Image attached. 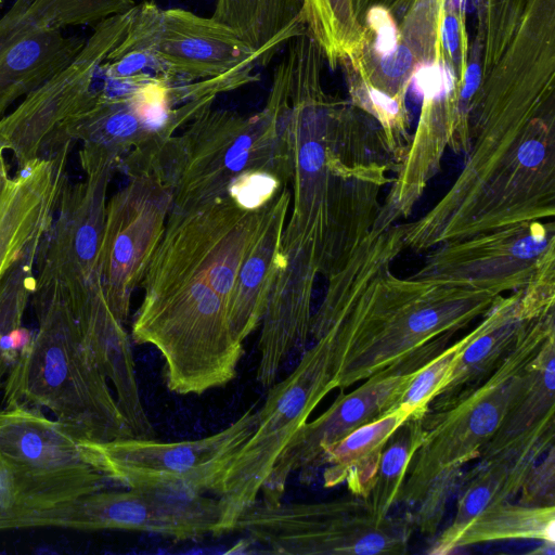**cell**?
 Wrapping results in <instances>:
<instances>
[{"instance_id": "1", "label": "cell", "mask_w": 555, "mask_h": 555, "mask_svg": "<svg viewBox=\"0 0 555 555\" xmlns=\"http://www.w3.org/2000/svg\"><path fill=\"white\" fill-rule=\"evenodd\" d=\"M319 69L306 53H284L266 101L286 144L292 185L276 282L308 293L371 232L397 169L379 126L336 108Z\"/></svg>"}, {"instance_id": "2", "label": "cell", "mask_w": 555, "mask_h": 555, "mask_svg": "<svg viewBox=\"0 0 555 555\" xmlns=\"http://www.w3.org/2000/svg\"><path fill=\"white\" fill-rule=\"evenodd\" d=\"M289 203L284 186L257 209L228 193L170 209L140 285L144 296L130 332L133 343L162 354L169 391L199 396L235 378L244 354L229 321L235 280L260 235Z\"/></svg>"}, {"instance_id": "3", "label": "cell", "mask_w": 555, "mask_h": 555, "mask_svg": "<svg viewBox=\"0 0 555 555\" xmlns=\"http://www.w3.org/2000/svg\"><path fill=\"white\" fill-rule=\"evenodd\" d=\"M403 236V222L371 230L326 279L310 336L327 343L340 390L377 374L416 372L501 296L461 282L396 275L391 264L405 251Z\"/></svg>"}, {"instance_id": "4", "label": "cell", "mask_w": 555, "mask_h": 555, "mask_svg": "<svg viewBox=\"0 0 555 555\" xmlns=\"http://www.w3.org/2000/svg\"><path fill=\"white\" fill-rule=\"evenodd\" d=\"M552 334L555 309L528 319L511 351L481 383L428 403L421 417L424 437L410 461L398 501L414 508L412 521L422 533L436 532L460 486L462 467L480 457Z\"/></svg>"}, {"instance_id": "5", "label": "cell", "mask_w": 555, "mask_h": 555, "mask_svg": "<svg viewBox=\"0 0 555 555\" xmlns=\"http://www.w3.org/2000/svg\"><path fill=\"white\" fill-rule=\"evenodd\" d=\"M31 298L38 328L8 373L4 408L46 409L77 440L134 437L61 291L35 284Z\"/></svg>"}, {"instance_id": "6", "label": "cell", "mask_w": 555, "mask_h": 555, "mask_svg": "<svg viewBox=\"0 0 555 555\" xmlns=\"http://www.w3.org/2000/svg\"><path fill=\"white\" fill-rule=\"evenodd\" d=\"M262 170L289 183L286 144L272 109L250 116L209 107L150 153L146 173L172 195L171 208H189L227 193L246 171Z\"/></svg>"}, {"instance_id": "7", "label": "cell", "mask_w": 555, "mask_h": 555, "mask_svg": "<svg viewBox=\"0 0 555 555\" xmlns=\"http://www.w3.org/2000/svg\"><path fill=\"white\" fill-rule=\"evenodd\" d=\"M250 62L267 65L260 52L211 16L144 1L135 4L124 38L100 69L113 83L141 74L188 83L221 76Z\"/></svg>"}, {"instance_id": "8", "label": "cell", "mask_w": 555, "mask_h": 555, "mask_svg": "<svg viewBox=\"0 0 555 555\" xmlns=\"http://www.w3.org/2000/svg\"><path fill=\"white\" fill-rule=\"evenodd\" d=\"M337 388L332 352L324 339L314 340L296 367L269 386L256 425L232 459L215 494L220 520L215 537L233 532L238 518L259 499L262 486L309 416Z\"/></svg>"}, {"instance_id": "9", "label": "cell", "mask_w": 555, "mask_h": 555, "mask_svg": "<svg viewBox=\"0 0 555 555\" xmlns=\"http://www.w3.org/2000/svg\"><path fill=\"white\" fill-rule=\"evenodd\" d=\"M412 520L378 517L361 496L271 506L256 501L234 531L275 554H404Z\"/></svg>"}, {"instance_id": "10", "label": "cell", "mask_w": 555, "mask_h": 555, "mask_svg": "<svg viewBox=\"0 0 555 555\" xmlns=\"http://www.w3.org/2000/svg\"><path fill=\"white\" fill-rule=\"evenodd\" d=\"M254 406L209 436L175 442L135 437L78 440L83 459L108 482L127 489L216 494L237 450L256 425Z\"/></svg>"}, {"instance_id": "11", "label": "cell", "mask_w": 555, "mask_h": 555, "mask_svg": "<svg viewBox=\"0 0 555 555\" xmlns=\"http://www.w3.org/2000/svg\"><path fill=\"white\" fill-rule=\"evenodd\" d=\"M134 0H15L0 18V118L20 99L67 67L85 38L72 26L96 25Z\"/></svg>"}, {"instance_id": "12", "label": "cell", "mask_w": 555, "mask_h": 555, "mask_svg": "<svg viewBox=\"0 0 555 555\" xmlns=\"http://www.w3.org/2000/svg\"><path fill=\"white\" fill-rule=\"evenodd\" d=\"M134 7L94 25L83 48L67 67L0 118V151H11L20 170L41 159L70 153L73 143L66 135L67 122L94 91L95 73L124 38Z\"/></svg>"}, {"instance_id": "13", "label": "cell", "mask_w": 555, "mask_h": 555, "mask_svg": "<svg viewBox=\"0 0 555 555\" xmlns=\"http://www.w3.org/2000/svg\"><path fill=\"white\" fill-rule=\"evenodd\" d=\"M0 457L15 485L17 516L106 489L108 482L83 459L78 440L37 409L0 410Z\"/></svg>"}, {"instance_id": "14", "label": "cell", "mask_w": 555, "mask_h": 555, "mask_svg": "<svg viewBox=\"0 0 555 555\" xmlns=\"http://www.w3.org/2000/svg\"><path fill=\"white\" fill-rule=\"evenodd\" d=\"M217 498L155 490L103 489L21 515L16 529L52 527L79 531L120 530L194 541L217 532Z\"/></svg>"}, {"instance_id": "15", "label": "cell", "mask_w": 555, "mask_h": 555, "mask_svg": "<svg viewBox=\"0 0 555 555\" xmlns=\"http://www.w3.org/2000/svg\"><path fill=\"white\" fill-rule=\"evenodd\" d=\"M172 206L171 191L151 175L129 177L106 204L100 249L101 283L106 301L124 324L131 296L141 285Z\"/></svg>"}, {"instance_id": "16", "label": "cell", "mask_w": 555, "mask_h": 555, "mask_svg": "<svg viewBox=\"0 0 555 555\" xmlns=\"http://www.w3.org/2000/svg\"><path fill=\"white\" fill-rule=\"evenodd\" d=\"M411 276L461 282L498 295L527 286L540 269L555 259V221L524 222L426 251Z\"/></svg>"}, {"instance_id": "17", "label": "cell", "mask_w": 555, "mask_h": 555, "mask_svg": "<svg viewBox=\"0 0 555 555\" xmlns=\"http://www.w3.org/2000/svg\"><path fill=\"white\" fill-rule=\"evenodd\" d=\"M415 373L377 374L351 392L341 390L326 411L296 434L262 486L258 501L271 506L283 502L286 483L295 473H299L301 483H310L323 466L326 451L354 429L393 411Z\"/></svg>"}, {"instance_id": "18", "label": "cell", "mask_w": 555, "mask_h": 555, "mask_svg": "<svg viewBox=\"0 0 555 555\" xmlns=\"http://www.w3.org/2000/svg\"><path fill=\"white\" fill-rule=\"evenodd\" d=\"M68 155L21 169L0 194V283L26 248L42 240L50 228L67 178Z\"/></svg>"}, {"instance_id": "19", "label": "cell", "mask_w": 555, "mask_h": 555, "mask_svg": "<svg viewBox=\"0 0 555 555\" xmlns=\"http://www.w3.org/2000/svg\"><path fill=\"white\" fill-rule=\"evenodd\" d=\"M555 334L534 357L527 382L480 457L540 460L554 447Z\"/></svg>"}, {"instance_id": "20", "label": "cell", "mask_w": 555, "mask_h": 555, "mask_svg": "<svg viewBox=\"0 0 555 555\" xmlns=\"http://www.w3.org/2000/svg\"><path fill=\"white\" fill-rule=\"evenodd\" d=\"M534 317L525 302L524 288L501 295L462 338L451 371L430 402L449 399L487 378L511 351L525 322Z\"/></svg>"}, {"instance_id": "21", "label": "cell", "mask_w": 555, "mask_h": 555, "mask_svg": "<svg viewBox=\"0 0 555 555\" xmlns=\"http://www.w3.org/2000/svg\"><path fill=\"white\" fill-rule=\"evenodd\" d=\"M289 205L276 212L237 273L229 305V321L234 337L243 344L261 325L281 266L282 235Z\"/></svg>"}, {"instance_id": "22", "label": "cell", "mask_w": 555, "mask_h": 555, "mask_svg": "<svg viewBox=\"0 0 555 555\" xmlns=\"http://www.w3.org/2000/svg\"><path fill=\"white\" fill-rule=\"evenodd\" d=\"M304 0H216L211 17L232 29L268 64L306 28Z\"/></svg>"}, {"instance_id": "23", "label": "cell", "mask_w": 555, "mask_h": 555, "mask_svg": "<svg viewBox=\"0 0 555 555\" xmlns=\"http://www.w3.org/2000/svg\"><path fill=\"white\" fill-rule=\"evenodd\" d=\"M411 413L397 409L365 424L331 447L323 461V485L346 483L354 496L365 499L372 488L384 444Z\"/></svg>"}, {"instance_id": "24", "label": "cell", "mask_w": 555, "mask_h": 555, "mask_svg": "<svg viewBox=\"0 0 555 555\" xmlns=\"http://www.w3.org/2000/svg\"><path fill=\"white\" fill-rule=\"evenodd\" d=\"M537 463L529 459H481L460 481L453 520L428 551L448 541L487 507L514 498Z\"/></svg>"}, {"instance_id": "25", "label": "cell", "mask_w": 555, "mask_h": 555, "mask_svg": "<svg viewBox=\"0 0 555 555\" xmlns=\"http://www.w3.org/2000/svg\"><path fill=\"white\" fill-rule=\"evenodd\" d=\"M555 506H526L508 501L493 504L429 554L452 551L483 542L534 539L555 543Z\"/></svg>"}, {"instance_id": "26", "label": "cell", "mask_w": 555, "mask_h": 555, "mask_svg": "<svg viewBox=\"0 0 555 555\" xmlns=\"http://www.w3.org/2000/svg\"><path fill=\"white\" fill-rule=\"evenodd\" d=\"M40 241L30 244L0 283V390L31 334L22 326L35 287L34 264Z\"/></svg>"}, {"instance_id": "27", "label": "cell", "mask_w": 555, "mask_h": 555, "mask_svg": "<svg viewBox=\"0 0 555 555\" xmlns=\"http://www.w3.org/2000/svg\"><path fill=\"white\" fill-rule=\"evenodd\" d=\"M421 417L410 415L392 431L382 449L372 488L364 499L378 517L389 515L399 501L408 466L424 437Z\"/></svg>"}, {"instance_id": "28", "label": "cell", "mask_w": 555, "mask_h": 555, "mask_svg": "<svg viewBox=\"0 0 555 555\" xmlns=\"http://www.w3.org/2000/svg\"><path fill=\"white\" fill-rule=\"evenodd\" d=\"M461 345L462 339L444 348L416 371L401 392L393 411L401 409L414 415H423L428 403L447 379Z\"/></svg>"}, {"instance_id": "29", "label": "cell", "mask_w": 555, "mask_h": 555, "mask_svg": "<svg viewBox=\"0 0 555 555\" xmlns=\"http://www.w3.org/2000/svg\"><path fill=\"white\" fill-rule=\"evenodd\" d=\"M345 0H304L302 22L322 48L341 38Z\"/></svg>"}, {"instance_id": "30", "label": "cell", "mask_w": 555, "mask_h": 555, "mask_svg": "<svg viewBox=\"0 0 555 555\" xmlns=\"http://www.w3.org/2000/svg\"><path fill=\"white\" fill-rule=\"evenodd\" d=\"M284 186L287 185L275 175L253 170L235 178L227 193L241 206L257 209L269 203Z\"/></svg>"}, {"instance_id": "31", "label": "cell", "mask_w": 555, "mask_h": 555, "mask_svg": "<svg viewBox=\"0 0 555 555\" xmlns=\"http://www.w3.org/2000/svg\"><path fill=\"white\" fill-rule=\"evenodd\" d=\"M554 447L546 457L537 463L524 481L519 492V504L526 506H554L555 502V455Z\"/></svg>"}, {"instance_id": "32", "label": "cell", "mask_w": 555, "mask_h": 555, "mask_svg": "<svg viewBox=\"0 0 555 555\" xmlns=\"http://www.w3.org/2000/svg\"><path fill=\"white\" fill-rule=\"evenodd\" d=\"M414 85L424 102L444 101L453 89V79L447 68L426 65L415 73Z\"/></svg>"}, {"instance_id": "33", "label": "cell", "mask_w": 555, "mask_h": 555, "mask_svg": "<svg viewBox=\"0 0 555 555\" xmlns=\"http://www.w3.org/2000/svg\"><path fill=\"white\" fill-rule=\"evenodd\" d=\"M20 514L15 485L7 464L0 457V531L13 530V517Z\"/></svg>"}, {"instance_id": "34", "label": "cell", "mask_w": 555, "mask_h": 555, "mask_svg": "<svg viewBox=\"0 0 555 555\" xmlns=\"http://www.w3.org/2000/svg\"><path fill=\"white\" fill-rule=\"evenodd\" d=\"M369 22L377 31L375 49L387 55L396 49L397 31L389 14L382 8H374L369 13Z\"/></svg>"}, {"instance_id": "35", "label": "cell", "mask_w": 555, "mask_h": 555, "mask_svg": "<svg viewBox=\"0 0 555 555\" xmlns=\"http://www.w3.org/2000/svg\"><path fill=\"white\" fill-rule=\"evenodd\" d=\"M412 55L410 51L400 47L395 49L382 60V69L389 77L402 76L411 66Z\"/></svg>"}, {"instance_id": "36", "label": "cell", "mask_w": 555, "mask_h": 555, "mask_svg": "<svg viewBox=\"0 0 555 555\" xmlns=\"http://www.w3.org/2000/svg\"><path fill=\"white\" fill-rule=\"evenodd\" d=\"M480 79V73L477 65H472L466 74L465 85L461 92V96L463 100L468 101L472 95L475 93Z\"/></svg>"}, {"instance_id": "37", "label": "cell", "mask_w": 555, "mask_h": 555, "mask_svg": "<svg viewBox=\"0 0 555 555\" xmlns=\"http://www.w3.org/2000/svg\"><path fill=\"white\" fill-rule=\"evenodd\" d=\"M459 28L454 17L449 16L444 22V42L450 52H454L457 47Z\"/></svg>"}, {"instance_id": "38", "label": "cell", "mask_w": 555, "mask_h": 555, "mask_svg": "<svg viewBox=\"0 0 555 555\" xmlns=\"http://www.w3.org/2000/svg\"><path fill=\"white\" fill-rule=\"evenodd\" d=\"M8 168L3 157V152L0 151V194L2 193L7 182L9 181Z\"/></svg>"}, {"instance_id": "39", "label": "cell", "mask_w": 555, "mask_h": 555, "mask_svg": "<svg viewBox=\"0 0 555 555\" xmlns=\"http://www.w3.org/2000/svg\"><path fill=\"white\" fill-rule=\"evenodd\" d=\"M554 544L551 542H543L539 548L532 551V554H541V555H553L555 553Z\"/></svg>"}, {"instance_id": "40", "label": "cell", "mask_w": 555, "mask_h": 555, "mask_svg": "<svg viewBox=\"0 0 555 555\" xmlns=\"http://www.w3.org/2000/svg\"><path fill=\"white\" fill-rule=\"evenodd\" d=\"M2 1H3V0H0V5H1Z\"/></svg>"}]
</instances>
